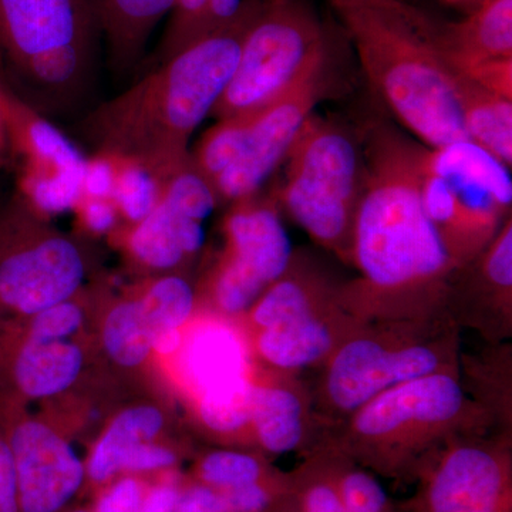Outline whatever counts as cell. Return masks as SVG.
I'll list each match as a JSON object with an SVG mask.
<instances>
[{"instance_id":"6da1fadb","label":"cell","mask_w":512,"mask_h":512,"mask_svg":"<svg viewBox=\"0 0 512 512\" xmlns=\"http://www.w3.org/2000/svg\"><path fill=\"white\" fill-rule=\"evenodd\" d=\"M423 147L384 124L367 131L350 261L360 276L340 291L363 322L443 315L461 271L421 204Z\"/></svg>"},{"instance_id":"7a4b0ae2","label":"cell","mask_w":512,"mask_h":512,"mask_svg":"<svg viewBox=\"0 0 512 512\" xmlns=\"http://www.w3.org/2000/svg\"><path fill=\"white\" fill-rule=\"evenodd\" d=\"M262 0L237 18L147 70L123 93L97 106L80 124L93 153L134 161L164 181L190 160V141L211 117L241 56Z\"/></svg>"},{"instance_id":"3957f363","label":"cell","mask_w":512,"mask_h":512,"mask_svg":"<svg viewBox=\"0 0 512 512\" xmlns=\"http://www.w3.org/2000/svg\"><path fill=\"white\" fill-rule=\"evenodd\" d=\"M367 79L423 146L468 138L439 20L406 0H326Z\"/></svg>"},{"instance_id":"277c9868","label":"cell","mask_w":512,"mask_h":512,"mask_svg":"<svg viewBox=\"0 0 512 512\" xmlns=\"http://www.w3.org/2000/svg\"><path fill=\"white\" fill-rule=\"evenodd\" d=\"M493 420L467 396L460 373L443 372L379 394L338 424L328 443L370 473L410 480L450 441L483 434Z\"/></svg>"},{"instance_id":"5b68a950","label":"cell","mask_w":512,"mask_h":512,"mask_svg":"<svg viewBox=\"0 0 512 512\" xmlns=\"http://www.w3.org/2000/svg\"><path fill=\"white\" fill-rule=\"evenodd\" d=\"M443 372L460 373L453 319L369 320L323 363L313 410L335 427L386 390Z\"/></svg>"},{"instance_id":"8992f818","label":"cell","mask_w":512,"mask_h":512,"mask_svg":"<svg viewBox=\"0 0 512 512\" xmlns=\"http://www.w3.org/2000/svg\"><path fill=\"white\" fill-rule=\"evenodd\" d=\"M99 37L93 0H0V52L42 114L82 96Z\"/></svg>"},{"instance_id":"52a82bcc","label":"cell","mask_w":512,"mask_h":512,"mask_svg":"<svg viewBox=\"0 0 512 512\" xmlns=\"http://www.w3.org/2000/svg\"><path fill=\"white\" fill-rule=\"evenodd\" d=\"M284 163L276 204L316 244L350 264L365 175L362 146L348 128L312 114Z\"/></svg>"},{"instance_id":"ba28073f","label":"cell","mask_w":512,"mask_h":512,"mask_svg":"<svg viewBox=\"0 0 512 512\" xmlns=\"http://www.w3.org/2000/svg\"><path fill=\"white\" fill-rule=\"evenodd\" d=\"M330 55L332 33L308 0H262L211 117L218 121L262 109Z\"/></svg>"},{"instance_id":"9c48e42d","label":"cell","mask_w":512,"mask_h":512,"mask_svg":"<svg viewBox=\"0 0 512 512\" xmlns=\"http://www.w3.org/2000/svg\"><path fill=\"white\" fill-rule=\"evenodd\" d=\"M87 271L82 245L50 228L15 192L0 210V330L74 298Z\"/></svg>"},{"instance_id":"30bf717a","label":"cell","mask_w":512,"mask_h":512,"mask_svg":"<svg viewBox=\"0 0 512 512\" xmlns=\"http://www.w3.org/2000/svg\"><path fill=\"white\" fill-rule=\"evenodd\" d=\"M416 478L412 512H512V456L505 437H458L437 451Z\"/></svg>"},{"instance_id":"8fae6325","label":"cell","mask_w":512,"mask_h":512,"mask_svg":"<svg viewBox=\"0 0 512 512\" xmlns=\"http://www.w3.org/2000/svg\"><path fill=\"white\" fill-rule=\"evenodd\" d=\"M220 198L190 160L168 175L160 198L143 221L121 234L134 264L157 274H174L204 247V221Z\"/></svg>"},{"instance_id":"7c38bea8","label":"cell","mask_w":512,"mask_h":512,"mask_svg":"<svg viewBox=\"0 0 512 512\" xmlns=\"http://www.w3.org/2000/svg\"><path fill=\"white\" fill-rule=\"evenodd\" d=\"M332 55L316 63L284 94L252 111L244 151L212 183L220 201L237 202L258 195L284 163L289 150L326 90Z\"/></svg>"},{"instance_id":"4fadbf2b","label":"cell","mask_w":512,"mask_h":512,"mask_svg":"<svg viewBox=\"0 0 512 512\" xmlns=\"http://www.w3.org/2000/svg\"><path fill=\"white\" fill-rule=\"evenodd\" d=\"M0 430L15 470L20 512H59L79 493L86 464L72 444L43 421L0 399Z\"/></svg>"},{"instance_id":"5bb4252c","label":"cell","mask_w":512,"mask_h":512,"mask_svg":"<svg viewBox=\"0 0 512 512\" xmlns=\"http://www.w3.org/2000/svg\"><path fill=\"white\" fill-rule=\"evenodd\" d=\"M423 161L446 180L458 207L487 241L511 215L510 167L470 138L446 146H424Z\"/></svg>"},{"instance_id":"9a60e30c","label":"cell","mask_w":512,"mask_h":512,"mask_svg":"<svg viewBox=\"0 0 512 512\" xmlns=\"http://www.w3.org/2000/svg\"><path fill=\"white\" fill-rule=\"evenodd\" d=\"M338 302L286 325L254 333V352L272 372L293 375L322 366L343 340L362 325Z\"/></svg>"},{"instance_id":"2e32d148","label":"cell","mask_w":512,"mask_h":512,"mask_svg":"<svg viewBox=\"0 0 512 512\" xmlns=\"http://www.w3.org/2000/svg\"><path fill=\"white\" fill-rule=\"evenodd\" d=\"M275 198L232 202L224 221L225 252L251 269L266 285L288 271L293 251Z\"/></svg>"},{"instance_id":"e0dca14e","label":"cell","mask_w":512,"mask_h":512,"mask_svg":"<svg viewBox=\"0 0 512 512\" xmlns=\"http://www.w3.org/2000/svg\"><path fill=\"white\" fill-rule=\"evenodd\" d=\"M0 107L8 130L12 170L83 174L87 156L82 150L3 80Z\"/></svg>"},{"instance_id":"ac0fdd59","label":"cell","mask_w":512,"mask_h":512,"mask_svg":"<svg viewBox=\"0 0 512 512\" xmlns=\"http://www.w3.org/2000/svg\"><path fill=\"white\" fill-rule=\"evenodd\" d=\"M437 29L448 66L468 80L512 60V0H483L460 22L439 20Z\"/></svg>"},{"instance_id":"d6986e66","label":"cell","mask_w":512,"mask_h":512,"mask_svg":"<svg viewBox=\"0 0 512 512\" xmlns=\"http://www.w3.org/2000/svg\"><path fill=\"white\" fill-rule=\"evenodd\" d=\"M180 369L195 396L252 375L251 352L241 330L220 319H204L184 332Z\"/></svg>"},{"instance_id":"ffe728a7","label":"cell","mask_w":512,"mask_h":512,"mask_svg":"<svg viewBox=\"0 0 512 512\" xmlns=\"http://www.w3.org/2000/svg\"><path fill=\"white\" fill-rule=\"evenodd\" d=\"M312 419L311 394L295 376L274 372L264 380L254 379L252 439L264 453L278 456L301 448Z\"/></svg>"},{"instance_id":"44dd1931","label":"cell","mask_w":512,"mask_h":512,"mask_svg":"<svg viewBox=\"0 0 512 512\" xmlns=\"http://www.w3.org/2000/svg\"><path fill=\"white\" fill-rule=\"evenodd\" d=\"M178 0H93L100 37L116 72L126 73L143 59L151 33Z\"/></svg>"},{"instance_id":"7402d4cb","label":"cell","mask_w":512,"mask_h":512,"mask_svg":"<svg viewBox=\"0 0 512 512\" xmlns=\"http://www.w3.org/2000/svg\"><path fill=\"white\" fill-rule=\"evenodd\" d=\"M342 288L295 259L278 281L268 286L247 312L254 333L278 328L328 308L340 299Z\"/></svg>"},{"instance_id":"603a6c76","label":"cell","mask_w":512,"mask_h":512,"mask_svg":"<svg viewBox=\"0 0 512 512\" xmlns=\"http://www.w3.org/2000/svg\"><path fill=\"white\" fill-rule=\"evenodd\" d=\"M456 83L467 137L511 168L512 100L488 92L457 73Z\"/></svg>"},{"instance_id":"cb8c5ba5","label":"cell","mask_w":512,"mask_h":512,"mask_svg":"<svg viewBox=\"0 0 512 512\" xmlns=\"http://www.w3.org/2000/svg\"><path fill=\"white\" fill-rule=\"evenodd\" d=\"M164 427V414L154 406H136L114 417L94 444L86 463V476L104 484L121 473V464L138 444L154 441Z\"/></svg>"},{"instance_id":"d4e9b609","label":"cell","mask_w":512,"mask_h":512,"mask_svg":"<svg viewBox=\"0 0 512 512\" xmlns=\"http://www.w3.org/2000/svg\"><path fill=\"white\" fill-rule=\"evenodd\" d=\"M252 0H178L154 55L160 64L177 55L201 36L237 18Z\"/></svg>"},{"instance_id":"484cf974","label":"cell","mask_w":512,"mask_h":512,"mask_svg":"<svg viewBox=\"0 0 512 512\" xmlns=\"http://www.w3.org/2000/svg\"><path fill=\"white\" fill-rule=\"evenodd\" d=\"M101 335L107 355L123 367L143 365L153 350V333L138 296L117 302L110 309Z\"/></svg>"},{"instance_id":"4316f807","label":"cell","mask_w":512,"mask_h":512,"mask_svg":"<svg viewBox=\"0 0 512 512\" xmlns=\"http://www.w3.org/2000/svg\"><path fill=\"white\" fill-rule=\"evenodd\" d=\"M254 376L215 387L197 396V414L202 426L224 437L251 429Z\"/></svg>"},{"instance_id":"83f0119b","label":"cell","mask_w":512,"mask_h":512,"mask_svg":"<svg viewBox=\"0 0 512 512\" xmlns=\"http://www.w3.org/2000/svg\"><path fill=\"white\" fill-rule=\"evenodd\" d=\"M481 293L488 295L495 318L504 330L511 329L512 311V220L511 215L498 229L487 247L477 256Z\"/></svg>"},{"instance_id":"f1b7e54d","label":"cell","mask_w":512,"mask_h":512,"mask_svg":"<svg viewBox=\"0 0 512 512\" xmlns=\"http://www.w3.org/2000/svg\"><path fill=\"white\" fill-rule=\"evenodd\" d=\"M138 298L153 338L165 330L184 329L197 303L190 282L177 274L158 276Z\"/></svg>"},{"instance_id":"f546056e","label":"cell","mask_w":512,"mask_h":512,"mask_svg":"<svg viewBox=\"0 0 512 512\" xmlns=\"http://www.w3.org/2000/svg\"><path fill=\"white\" fill-rule=\"evenodd\" d=\"M251 119V113H247L218 120L190 150L191 163L211 184L241 156Z\"/></svg>"},{"instance_id":"4dcf8cb0","label":"cell","mask_w":512,"mask_h":512,"mask_svg":"<svg viewBox=\"0 0 512 512\" xmlns=\"http://www.w3.org/2000/svg\"><path fill=\"white\" fill-rule=\"evenodd\" d=\"M335 450L326 443L301 468L291 473L292 493L299 512H346L335 476Z\"/></svg>"},{"instance_id":"1f68e13d","label":"cell","mask_w":512,"mask_h":512,"mask_svg":"<svg viewBox=\"0 0 512 512\" xmlns=\"http://www.w3.org/2000/svg\"><path fill=\"white\" fill-rule=\"evenodd\" d=\"M266 288L268 285L259 276L225 251L208 281L212 303L225 316L247 313Z\"/></svg>"},{"instance_id":"d6a6232c","label":"cell","mask_w":512,"mask_h":512,"mask_svg":"<svg viewBox=\"0 0 512 512\" xmlns=\"http://www.w3.org/2000/svg\"><path fill=\"white\" fill-rule=\"evenodd\" d=\"M198 483L215 490H231L259 483L279 474L264 458L238 450H215L205 454L195 468Z\"/></svg>"},{"instance_id":"836d02e7","label":"cell","mask_w":512,"mask_h":512,"mask_svg":"<svg viewBox=\"0 0 512 512\" xmlns=\"http://www.w3.org/2000/svg\"><path fill=\"white\" fill-rule=\"evenodd\" d=\"M161 184L163 181L153 171L120 157L111 201L116 205L121 220L128 225L137 224L150 215L160 198Z\"/></svg>"},{"instance_id":"e575fe53","label":"cell","mask_w":512,"mask_h":512,"mask_svg":"<svg viewBox=\"0 0 512 512\" xmlns=\"http://www.w3.org/2000/svg\"><path fill=\"white\" fill-rule=\"evenodd\" d=\"M333 450V476L346 512H394L377 478L340 454L335 447Z\"/></svg>"},{"instance_id":"d590c367","label":"cell","mask_w":512,"mask_h":512,"mask_svg":"<svg viewBox=\"0 0 512 512\" xmlns=\"http://www.w3.org/2000/svg\"><path fill=\"white\" fill-rule=\"evenodd\" d=\"M84 309L74 298L50 306L35 316L6 329L35 340H69L82 328ZM5 330V329H3ZM2 332V330H0Z\"/></svg>"},{"instance_id":"8d00e7d4","label":"cell","mask_w":512,"mask_h":512,"mask_svg":"<svg viewBox=\"0 0 512 512\" xmlns=\"http://www.w3.org/2000/svg\"><path fill=\"white\" fill-rule=\"evenodd\" d=\"M120 157L93 153L87 157L82 177L84 197L110 198L116 183Z\"/></svg>"},{"instance_id":"74e56055","label":"cell","mask_w":512,"mask_h":512,"mask_svg":"<svg viewBox=\"0 0 512 512\" xmlns=\"http://www.w3.org/2000/svg\"><path fill=\"white\" fill-rule=\"evenodd\" d=\"M82 227L93 235L111 234L121 220L116 205L110 198L82 197L73 208Z\"/></svg>"},{"instance_id":"f35d334b","label":"cell","mask_w":512,"mask_h":512,"mask_svg":"<svg viewBox=\"0 0 512 512\" xmlns=\"http://www.w3.org/2000/svg\"><path fill=\"white\" fill-rule=\"evenodd\" d=\"M178 456L171 448L158 446L153 441L138 444L121 464V473H148L167 470L177 464Z\"/></svg>"},{"instance_id":"ab89813d","label":"cell","mask_w":512,"mask_h":512,"mask_svg":"<svg viewBox=\"0 0 512 512\" xmlns=\"http://www.w3.org/2000/svg\"><path fill=\"white\" fill-rule=\"evenodd\" d=\"M144 485L133 477H124L111 485L109 490L101 495L96 505V512H140L143 504Z\"/></svg>"},{"instance_id":"60d3db41","label":"cell","mask_w":512,"mask_h":512,"mask_svg":"<svg viewBox=\"0 0 512 512\" xmlns=\"http://www.w3.org/2000/svg\"><path fill=\"white\" fill-rule=\"evenodd\" d=\"M177 512H227V505L220 490L197 483L181 491Z\"/></svg>"},{"instance_id":"b9f144b4","label":"cell","mask_w":512,"mask_h":512,"mask_svg":"<svg viewBox=\"0 0 512 512\" xmlns=\"http://www.w3.org/2000/svg\"><path fill=\"white\" fill-rule=\"evenodd\" d=\"M0 512H20L12 456L0 430Z\"/></svg>"},{"instance_id":"7bdbcfd3","label":"cell","mask_w":512,"mask_h":512,"mask_svg":"<svg viewBox=\"0 0 512 512\" xmlns=\"http://www.w3.org/2000/svg\"><path fill=\"white\" fill-rule=\"evenodd\" d=\"M180 494L181 491L175 484L156 485L144 495L140 512H177Z\"/></svg>"},{"instance_id":"ee69618b","label":"cell","mask_w":512,"mask_h":512,"mask_svg":"<svg viewBox=\"0 0 512 512\" xmlns=\"http://www.w3.org/2000/svg\"><path fill=\"white\" fill-rule=\"evenodd\" d=\"M184 342V329L165 330L153 338V350L161 356L177 355Z\"/></svg>"},{"instance_id":"f6af8a7d","label":"cell","mask_w":512,"mask_h":512,"mask_svg":"<svg viewBox=\"0 0 512 512\" xmlns=\"http://www.w3.org/2000/svg\"><path fill=\"white\" fill-rule=\"evenodd\" d=\"M12 167L8 130H6L5 117H3L2 107H0V170H9Z\"/></svg>"},{"instance_id":"bcb514c9","label":"cell","mask_w":512,"mask_h":512,"mask_svg":"<svg viewBox=\"0 0 512 512\" xmlns=\"http://www.w3.org/2000/svg\"><path fill=\"white\" fill-rule=\"evenodd\" d=\"M440 2L444 3V5L451 6V8L463 10L467 15L471 10L476 9L483 0H440Z\"/></svg>"},{"instance_id":"7dc6e473","label":"cell","mask_w":512,"mask_h":512,"mask_svg":"<svg viewBox=\"0 0 512 512\" xmlns=\"http://www.w3.org/2000/svg\"><path fill=\"white\" fill-rule=\"evenodd\" d=\"M272 512H299L298 507H296L295 498H293V493L288 500L284 501V503L279 505V507Z\"/></svg>"},{"instance_id":"c3c4849f","label":"cell","mask_w":512,"mask_h":512,"mask_svg":"<svg viewBox=\"0 0 512 512\" xmlns=\"http://www.w3.org/2000/svg\"><path fill=\"white\" fill-rule=\"evenodd\" d=\"M73 512H96V511H90V510H77V511H73Z\"/></svg>"}]
</instances>
